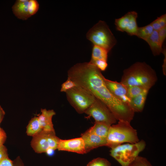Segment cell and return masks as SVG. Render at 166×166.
Segmentation results:
<instances>
[{"instance_id":"2","label":"cell","mask_w":166,"mask_h":166,"mask_svg":"<svg viewBox=\"0 0 166 166\" xmlns=\"http://www.w3.org/2000/svg\"><path fill=\"white\" fill-rule=\"evenodd\" d=\"M106 140V146L111 148L124 143H135L139 140L136 130L130 122L120 120L110 126Z\"/></svg>"},{"instance_id":"15","label":"cell","mask_w":166,"mask_h":166,"mask_svg":"<svg viewBox=\"0 0 166 166\" xmlns=\"http://www.w3.org/2000/svg\"><path fill=\"white\" fill-rule=\"evenodd\" d=\"M145 41L149 45L154 56L159 55L162 53L163 49L159 39L157 31L154 30L152 34Z\"/></svg>"},{"instance_id":"9","label":"cell","mask_w":166,"mask_h":166,"mask_svg":"<svg viewBox=\"0 0 166 166\" xmlns=\"http://www.w3.org/2000/svg\"><path fill=\"white\" fill-rule=\"evenodd\" d=\"M137 17L136 12L131 11L121 17L115 19V24L117 29L126 32L130 36H136L138 28L136 22Z\"/></svg>"},{"instance_id":"12","label":"cell","mask_w":166,"mask_h":166,"mask_svg":"<svg viewBox=\"0 0 166 166\" xmlns=\"http://www.w3.org/2000/svg\"><path fill=\"white\" fill-rule=\"evenodd\" d=\"M84 141L85 153L102 146H106V140L103 139L91 132L89 129L81 135Z\"/></svg>"},{"instance_id":"17","label":"cell","mask_w":166,"mask_h":166,"mask_svg":"<svg viewBox=\"0 0 166 166\" xmlns=\"http://www.w3.org/2000/svg\"><path fill=\"white\" fill-rule=\"evenodd\" d=\"M43 131L38 117L31 118L26 127V133L28 136H34Z\"/></svg>"},{"instance_id":"14","label":"cell","mask_w":166,"mask_h":166,"mask_svg":"<svg viewBox=\"0 0 166 166\" xmlns=\"http://www.w3.org/2000/svg\"><path fill=\"white\" fill-rule=\"evenodd\" d=\"M149 90L147 89L138 95L130 99L129 106L134 112H141L143 109Z\"/></svg>"},{"instance_id":"1","label":"cell","mask_w":166,"mask_h":166,"mask_svg":"<svg viewBox=\"0 0 166 166\" xmlns=\"http://www.w3.org/2000/svg\"><path fill=\"white\" fill-rule=\"evenodd\" d=\"M157 77L155 70L144 62H136L123 71L121 83L128 87L140 86L150 89Z\"/></svg>"},{"instance_id":"4","label":"cell","mask_w":166,"mask_h":166,"mask_svg":"<svg viewBox=\"0 0 166 166\" xmlns=\"http://www.w3.org/2000/svg\"><path fill=\"white\" fill-rule=\"evenodd\" d=\"M143 140L134 144H122L111 148L110 155L122 166H128L145 148Z\"/></svg>"},{"instance_id":"24","label":"cell","mask_w":166,"mask_h":166,"mask_svg":"<svg viewBox=\"0 0 166 166\" xmlns=\"http://www.w3.org/2000/svg\"><path fill=\"white\" fill-rule=\"evenodd\" d=\"M89 62L94 65L101 71H105L108 66L107 61L104 60H90Z\"/></svg>"},{"instance_id":"10","label":"cell","mask_w":166,"mask_h":166,"mask_svg":"<svg viewBox=\"0 0 166 166\" xmlns=\"http://www.w3.org/2000/svg\"><path fill=\"white\" fill-rule=\"evenodd\" d=\"M57 149L81 154L86 153L84 141L81 137L69 140L59 139Z\"/></svg>"},{"instance_id":"28","label":"cell","mask_w":166,"mask_h":166,"mask_svg":"<svg viewBox=\"0 0 166 166\" xmlns=\"http://www.w3.org/2000/svg\"><path fill=\"white\" fill-rule=\"evenodd\" d=\"M0 166H14L13 162L8 157L3 159L0 162Z\"/></svg>"},{"instance_id":"21","label":"cell","mask_w":166,"mask_h":166,"mask_svg":"<svg viewBox=\"0 0 166 166\" xmlns=\"http://www.w3.org/2000/svg\"><path fill=\"white\" fill-rule=\"evenodd\" d=\"M128 166H152L145 157L138 156Z\"/></svg>"},{"instance_id":"27","label":"cell","mask_w":166,"mask_h":166,"mask_svg":"<svg viewBox=\"0 0 166 166\" xmlns=\"http://www.w3.org/2000/svg\"><path fill=\"white\" fill-rule=\"evenodd\" d=\"M156 19L162 28L166 26V14H164L158 17Z\"/></svg>"},{"instance_id":"6","label":"cell","mask_w":166,"mask_h":166,"mask_svg":"<svg viewBox=\"0 0 166 166\" xmlns=\"http://www.w3.org/2000/svg\"><path fill=\"white\" fill-rule=\"evenodd\" d=\"M59 139L55 131L43 130L33 136L31 145L36 152H46L49 149H57Z\"/></svg>"},{"instance_id":"16","label":"cell","mask_w":166,"mask_h":166,"mask_svg":"<svg viewBox=\"0 0 166 166\" xmlns=\"http://www.w3.org/2000/svg\"><path fill=\"white\" fill-rule=\"evenodd\" d=\"M111 126L105 123L95 122L93 126L89 129L99 136L106 140Z\"/></svg>"},{"instance_id":"32","label":"cell","mask_w":166,"mask_h":166,"mask_svg":"<svg viewBox=\"0 0 166 166\" xmlns=\"http://www.w3.org/2000/svg\"><path fill=\"white\" fill-rule=\"evenodd\" d=\"M55 150L52 149H49L48 150H47V151L46 152V153H47V154L49 156H51L52 155H53L54 152V151Z\"/></svg>"},{"instance_id":"31","label":"cell","mask_w":166,"mask_h":166,"mask_svg":"<svg viewBox=\"0 0 166 166\" xmlns=\"http://www.w3.org/2000/svg\"><path fill=\"white\" fill-rule=\"evenodd\" d=\"M5 113L4 111L0 105V124L4 118Z\"/></svg>"},{"instance_id":"3","label":"cell","mask_w":166,"mask_h":166,"mask_svg":"<svg viewBox=\"0 0 166 166\" xmlns=\"http://www.w3.org/2000/svg\"><path fill=\"white\" fill-rule=\"evenodd\" d=\"M86 38L93 44L109 52L117 43V40L106 22L99 21L88 32Z\"/></svg>"},{"instance_id":"19","label":"cell","mask_w":166,"mask_h":166,"mask_svg":"<svg viewBox=\"0 0 166 166\" xmlns=\"http://www.w3.org/2000/svg\"><path fill=\"white\" fill-rule=\"evenodd\" d=\"M154 30L150 23L143 27H138L136 36L145 41L152 34Z\"/></svg>"},{"instance_id":"23","label":"cell","mask_w":166,"mask_h":166,"mask_svg":"<svg viewBox=\"0 0 166 166\" xmlns=\"http://www.w3.org/2000/svg\"><path fill=\"white\" fill-rule=\"evenodd\" d=\"M77 86L73 81L68 77L67 80L61 85L60 91L66 93Z\"/></svg>"},{"instance_id":"8","label":"cell","mask_w":166,"mask_h":166,"mask_svg":"<svg viewBox=\"0 0 166 166\" xmlns=\"http://www.w3.org/2000/svg\"><path fill=\"white\" fill-rule=\"evenodd\" d=\"M39 4L36 0H16L12 7L14 14L18 18L26 20L38 12Z\"/></svg>"},{"instance_id":"11","label":"cell","mask_w":166,"mask_h":166,"mask_svg":"<svg viewBox=\"0 0 166 166\" xmlns=\"http://www.w3.org/2000/svg\"><path fill=\"white\" fill-rule=\"evenodd\" d=\"M106 86L110 92L120 100L128 104L130 99L128 95V87L121 82L104 78Z\"/></svg>"},{"instance_id":"7","label":"cell","mask_w":166,"mask_h":166,"mask_svg":"<svg viewBox=\"0 0 166 166\" xmlns=\"http://www.w3.org/2000/svg\"><path fill=\"white\" fill-rule=\"evenodd\" d=\"M85 113L93 117L96 122H103L111 125L117 122V120L108 107L97 98Z\"/></svg>"},{"instance_id":"18","label":"cell","mask_w":166,"mask_h":166,"mask_svg":"<svg viewBox=\"0 0 166 166\" xmlns=\"http://www.w3.org/2000/svg\"><path fill=\"white\" fill-rule=\"evenodd\" d=\"M108 53V51L103 48L93 45L90 60H102L107 61Z\"/></svg>"},{"instance_id":"29","label":"cell","mask_w":166,"mask_h":166,"mask_svg":"<svg viewBox=\"0 0 166 166\" xmlns=\"http://www.w3.org/2000/svg\"><path fill=\"white\" fill-rule=\"evenodd\" d=\"M6 139V135L5 132L0 127V147L3 145Z\"/></svg>"},{"instance_id":"25","label":"cell","mask_w":166,"mask_h":166,"mask_svg":"<svg viewBox=\"0 0 166 166\" xmlns=\"http://www.w3.org/2000/svg\"><path fill=\"white\" fill-rule=\"evenodd\" d=\"M157 31L160 42L163 45L166 37V26L161 28Z\"/></svg>"},{"instance_id":"30","label":"cell","mask_w":166,"mask_h":166,"mask_svg":"<svg viewBox=\"0 0 166 166\" xmlns=\"http://www.w3.org/2000/svg\"><path fill=\"white\" fill-rule=\"evenodd\" d=\"M162 53H164V63L162 65L163 71L164 74V75H166V49H164Z\"/></svg>"},{"instance_id":"22","label":"cell","mask_w":166,"mask_h":166,"mask_svg":"<svg viewBox=\"0 0 166 166\" xmlns=\"http://www.w3.org/2000/svg\"><path fill=\"white\" fill-rule=\"evenodd\" d=\"M87 166H111V164L107 159L98 157L90 162Z\"/></svg>"},{"instance_id":"26","label":"cell","mask_w":166,"mask_h":166,"mask_svg":"<svg viewBox=\"0 0 166 166\" xmlns=\"http://www.w3.org/2000/svg\"><path fill=\"white\" fill-rule=\"evenodd\" d=\"M8 157L7 148L3 145L0 147V162L3 159Z\"/></svg>"},{"instance_id":"13","label":"cell","mask_w":166,"mask_h":166,"mask_svg":"<svg viewBox=\"0 0 166 166\" xmlns=\"http://www.w3.org/2000/svg\"><path fill=\"white\" fill-rule=\"evenodd\" d=\"M41 113L38 115V117L43 130L55 131L52 118L55 115V112L53 110H47L45 109H41Z\"/></svg>"},{"instance_id":"20","label":"cell","mask_w":166,"mask_h":166,"mask_svg":"<svg viewBox=\"0 0 166 166\" xmlns=\"http://www.w3.org/2000/svg\"><path fill=\"white\" fill-rule=\"evenodd\" d=\"M150 89L140 86H133L128 87V95L130 99L141 93L144 90Z\"/></svg>"},{"instance_id":"5","label":"cell","mask_w":166,"mask_h":166,"mask_svg":"<svg viewBox=\"0 0 166 166\" xmlns=\"http://www.w3.org/2000/svg\"><path fill=\"white\" fill-rule=\"evenodd\" d=\"M65 93L68 101L79 114L85 113L96 98L92 94L77 86Z\"/></svg>"}]
</instances>
